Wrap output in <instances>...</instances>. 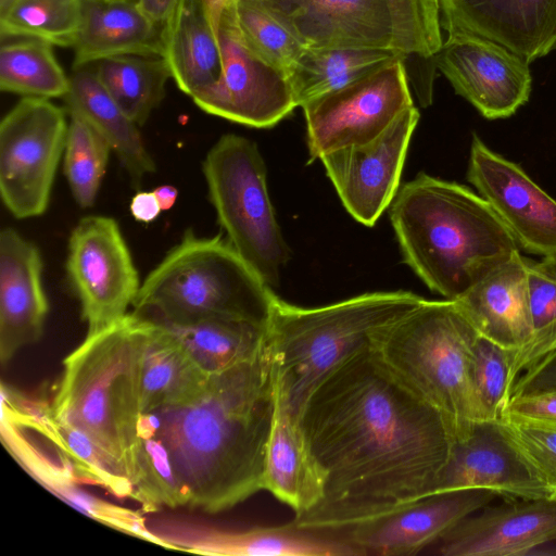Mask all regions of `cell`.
Instances as JSON below:
<instances>
[{
  "label": "cell",
  "mask_w": 556,
  "mask_h": 556,
  "mask_svg": "<svg viewBox=\"0 0 556 556\" xmlns=\"http://www.w3.org/2000/svg\"><path fill=\"white\" fill-rule=\"evenodd\" d=\"M323 495L288 525L333 535L434 494L455 437L374 348L352 355L308 396L300 416Z\"/></svg>",
  "instance_id": "cell-1"
},
{
  "label": "cell",
  "mask_w": 556,
  "mask_h": 556,
  "mask_svg": "<svg viewBox=\"0 0 556 556\" xmlns=\"http://www.w3.org/2000/svg\"><path fill=\"white\" fill-rule=\"evenodd\" d=\"M276 409L267 343L253 358L211 375L192 400L142 413L138 427L163 442L185 507L218 513L264 490Z\"/></svg>",
  "instance_id": "cell-2"
},
{
  "label": "cell",
  "mask_w": 556,
  "mask_h": 556,
  "mask_svg": "<svg viewBox=\"0 0 556 556\" xmlns=\"http://www.w3.org/2000/svg\"><path fill=\"white\" fill-rule=\"evenodd\" d=\"M390 219L405 263L430 290L448 300L519 250L479 193L425 173L397 191Z\"/></svg>",
  "instance_id": "cell-3"
},
{
  "label": "cell",
  "mask_w": 556,
  "mask_h": 556,
  "mask_svg": "<svg viewBox=\"0 0 556 556\" xmlns=\"http://www.w3.org/2000/svg\"><path fill=\"white\" fill-rule=\"evenodd\" d=\"M425 301L413 292L391 291L301 307L274 294L266 343L277 400L300 420L308 396L324 378L355 353L372 348L380 332Z\"/></svg>",
  "instance_id": "cell-4"
},
{
  "label": "cell",
  "mask_w": 556,
  "mask_h": 556,
  "mask_svg": "<svg viewBox=\"0 0 556 556\" xmlns=\"http://www.w3.org/2000/svg\"><path fill=\"white\" fill-rule=\"evenodd\" d=\"M152 327L153 321L131 312L88 333L64 359L51 403L56 419L117 459L129 480L142 414V356Z\"/></svg>",
  "instance_id": "cell-5"
},
{
  "label": "cell",
  "mask_w": 556,
  "mask_h": 556,
  "mask_svg": "<svg viewBox=\"0 0 556 556\" xmlns=\"http://www.w3.org/2000/svg\"><path fill=\"white\" fill-rule=\"evenodd\" d=\"M274 294L227 239L187 230L141 282L132 312L159 324L228 318L267 326Z\"/></svg>",
  "instance_id": "cell-6"
},
{
  "label": "cell",
  "mask_w": 556,
  "mask_h": 556,
  "mask_svg": "<svg viewBox=\"0 0 556 556\" xmlns=\"http://www.w3.org/2000/svg\"><path fill=\"white\" fill-rule=\"evenodd\" d=\"M478 336L454 300L426 299L372 344L401 381L442 414L455 441L479 422L470 379Z\"/></svg>",
  "instance_id": "cell-7"
},
{
  "label": "cell",
  "mask_w": 556,
  "mask_h": 556,
  "mask_svg": "<svg viewBox=\"0 0 556 556\" xmlns=\"http://www.w3.org/2000/svg\"><path fill=\"white\" fill-rule=\"evenodd\" d=\"M306 47H346L434 60L439 0H266Z\"/></svg>",
  "instance_id": "cell-8"
},
{
  "label": "cell",
  "mask_w": 556,
  "mask_h": 556,
  "mask_svg": "<svg viewBox=\"0 0 556 556\" xmlns=\"http://www.w3.org/2000/svg\"><path fill=\"white\" fill-rule=\"evenodd\" d=\"M202 170L227 240L270 288L277 287L290 250L277 223L257 146L235 134L208 150Z\"/></svg>",
  "instance_id": "cell-9"
},
{
  "label": "cell",
  "mask_w": 556,
  "mask_h": 556,
  "mask_svg": "<svg viewBox=\"0 0 556 556\" xmlns=\"http://www.w3.org/2000/svg\"><path fill=\"white\" fill-rule=\"evenodd\" d=\"M67 111L23 97L0 123V193L16 218L42 215L64 153Z\"/></svg>",
  "instance_id": "cell-10"
},
{
  "label": "cell",
  "mask_w": 556,
  "mask_h": 556,
  "mask_svg": "<svg viewBox=\"0 0 556 556\" xmlns=\"http://www.w3.org/2000/svg\"><path fill=\"white\" fill-rule=\"evenodd\" d=\"M404 62L389 61L302 108L309 162L375 139L414 105Z\"/></svg>",
  "instance_id": "cell-11"
},
{
  "label": "cell",
  "mask_w": 556,
  "mask_h": 556,
  "mask_svg": "<svg viewBox=\"0 0 556 556\" xmlns=\"http://www.w3.org/2000/svg\"><path fill=\"white\" fill-rule=\"evenodd\" d=\"M65 267L88 333L125 316L141 287L119 226L109 216L79 220L70 236Z\"/></svg>",
  "instance_id": "cell-12"
},
{
  "label": "cell",
  "mask_w": 556,
  "mask_h": 556,
  "mask_svg": "<svg viewBox=\"0 0 556 556\" xmlns=\"http://www.w3.org/2000/svg\"><path fill=\"white\" fill-rule=\"evenodd\" d=\"M223 74L217 84L198 93L202 111L250 127L268 128L295 108L288 74L260 59L244 43L233 7L226 0L216 23Z\"/></svg>",
  "instance_id": "cell-13"
},
{
  "label": "cell",
  "mask_w": 556,
  "mask_h": 556,
  "mask_svg": "<svg viewBox=\"0 0 556 556\" xmlns=\"http://www.w3.org/2000/svg\"><path fill=\"white\" fill-rule=\"evenodd\" d=\"M418 121L413 105L375 139L320 156L343 206L358 223L374 226L394 200Z\"/></svg>",
  "instance_id": "cell-14"
},
{
  "label": "cell",
  "mask_w": 556,
  "mask_h": 556,
  "mask_svg": "<svg viewBox=\"0 0 556 556\" xmlns=\"http://www.w3.org/2000/svg\"><path fill=\"white\" fill-rule=\"evenodd\" d=\"M434 64L455 92L488 119L507 118L530 98L529 63L490 39L447 33Z\"/></svg>",
  "instance_id": "cell-15"
},
{
  "label": "cell",
  "mask_w": 556,
  "mask_h": 556,
  "mask_svg": "<svg viewBox=\"0 0 556 556\" xmlns=\"http://www.w3.org/2000/svg\"><path fill=\"white\" fill-rule=\"evenodd\" d=\"M467 179L504 223L519 249L556 253V200L516 163L472 136Z\"/></svg>",
  "instance_id": "cell-16"
},
{
  "label": "cell",
  "mask_w": 556,
  "mask_h": 556,
  "mask_svg": "<svg viewBox=\"0 0 556 556\" xmlns=\"http://www.w3.org/2000/svg\"><path fill=\"white\" fill-rule=\"evenodd\" d=\"M496 496L492 491L478 489L435 493L358 523L339 533L338 538L356 547L362 555H414Z\"/></svg>",
  "instance_id": "cell-17"
},
{
  "label": "cell",
  "mask_w": 556,
  "mask_h": 556,
  "mask_svg": "<svg viewBox=\"0 0 556 556\" xmlns=\"http://www.w3.org/2000/svg\"><path fill=\"white\" fill-rule=\"evenodd\" d=\"M476 489L505 498H551L498 419L477 422L466 439L454 441L434 494Z\"/></svg>",
  "instance_id": "cell-18"
},
{
  "label": "cell",
  "mask_w": 556,
  "mask_h": 556,
  "mask_svg": "<svg viewBox=\"0 0 556 556\" xmlns=\"http://www.w3.org/2000/svg\"><path fill=\"white\" fill-rule=\"evenodd\" d=\"M469 515L435 543L442 556H520L556 541V498H506Z\"/></svg>",
  "instance_id": "cell-19"
},
{
  "label": "cell",
  "mask_w": 556,
  "mask_h": 556,
  "mask_svg": "<svg viewBox=\"0 0 556 556\" xmlns=\"http://www.w3.org/2000/svg\"><path fill=\"white\" fill-rule=\"evenodd\" d=\"M441 26L502 45L528 63L556 49V0H439Z\"/></svg>",
  "instance_id": "cell-20"
},
{
  "label": "cell",
  "mask_w": 556,
  "mask_h": 556,
  "mask_svg": "<svg viewBox=\"0 0 556 556\" xmlns=\"http://www.w3.org/2000/svg\"><path fill=\"white\" fill-rule=\"evenodd\" d=\"M152 531L167 548L223 556H359L346 541L293 528L222 530L181 521H163Z\"/></svg>",
  "instance_id": "cell-21"
},
{
  "label": "cell",
  "mask_w": 556,
  "mask_h": 556,
  "mask_svg": "<svg viewBox=\"0 0 556 556\" xmlns=\"http://www.w3.org/2000/svg\"><path fill=\"white\" fill-rule=\"evenodd\" d=\"M49 311L38 248L13 228L0 233V361L4 365L43 333Z\"/></svg>",
  "instance_id": "cell-22"
},
{
  "label": "cell",
  "mask_w": 556,
  "mask_h": 556,
  "mask_svg": "<svg viewBox=\"0 0 556 556\" xmlns=\"http://www.w3.org/2000/svg\"><path fill=\"white\" fill-rule=\"evenodd\" d=\"M454 301L483 338L516 353L529 342L528 260L519 250Z\"/></svg>",
  "instance_id": "cell-23"
},
{
  "label": "cell",
  "mask_w": 556,
  "mask_h": 556,
  "mask_svg": "<svg viewBox=\"0 0 556 556\" xmlns=\"http://www.w3.org/2000/svg\"><path fill=\"white\" fill-rule=\"evenodd\" d=\"M2 415L30 428L58 448L81 481L96 483L117 497L134 500V485L121 463L91 438L55 418L52 405L1 384Z\"/></svg>",
  "instance_id": "cell-24"
},
{
  "label": "cell",
  "mask_w": 556,
  "mask_h": 556,
  "mask_svg": "<svg viewBox=\"0 0 556 556\" xmlns=\"http://www.w3.org/2000/svg\"><path fill=\"white\" fill-rule=\"evenodd\" d=\"M163 26L136 0H81L74 68L125 54L163 56Z\"/></svg>",
  "instance_id": "cell-25"
},
{
  "label": "cell",
  "mask_w": 556,
  "mask_h": 556,
  "mask_svg": "<svg viewBox=\"0 0 556 556\" xmlns=\"http://www.w3.org/2000/svg\"><path fill=\"white\" fill-rule=\"evenodd\" d=\"M163 58L178 88L193 98L217 84L223 59L216 27L202 0H178L163 26Z\"/></svg>",
  "instance_id": "cell-26"
},
{
  "label": "cell",
  "mask_w": 556,
  "mask_h": 556,
  "mask_svg": "<svg viewBox=\"0 0 556 556\" xmlns=\"http://www.w3.org/2000/svg\"><path fill=\"white\" fill-rule=\"evenodd\" d=\"M68 114L88 122L110 144L134 186L156 170L138 125L118 106L90 65L74 68L63 98Z\"/></svg>",
  "instance_id": "cell-27"
},
{
  "label": "cell",
  "mask_w": 556,
  "mask_h": 556,
  "mask_svg": "<svg viewBox=\"0 0 556 556\" xmlns=\"http://www.w3.org/2000/svg\"><path fill=\"white\" fill-rule=\"evenodd\" d=\"M323 489V477L308 450L300 420L288 413L276 395L264 490L291 507L298 516L320 501Z\"/></svg>",
  "instance_id": "cell-28"
},
{
  "label": "cell",
  "mask_w": 556,
  "mask_h": 556,
  "mask_svg": "<svg viewBox=\"0 0 556 556\" xmlns=\"http://www.w3.org/2000/svg\"><path fill=\"white\" fill-rule=\"evenodd\" d=\"M210 376L166 327L153 321L142 356V413L192 400L204 389Z\"/></svg>",
  "instance_id": "cell-29"
},
{
  "label": "cell",
  "mask_w": 556,
  "mask_h": 556,
  "mask_svg": "<svg viewBox=\"0 0 556 556\" xmlns=\"http://www.w3.org/2000/svg\"><path fill=\"white\" fill-rule=\"evenodd\" d=\"M395 59L407 56L378 49L306 47L288 72L294 103L303 108Z\"/></svg>",
  "instance_id": "cell-30"
},
{
  "label": "cell",
  "mask_w": 556,
  "mask_h": 556,
  "mask_svg": "<svg viewBox=\"0 0 556 556\" xmlns=\"http://www.w3.org/2000/svg\"><path fill=\"white\" fill-rule=\"evenodd\" d=\"M160 325L179 340L207 375L253 358L266 343V326L245 320L214 318L188 325Z\"/></svg>",
  "instance_id": "cell-31"
},
{
  "label": "cell",
  "mask_w": 556,
  "mask_h": 556,
  "mask_svg": "<svg viewBox=\"0 0 556 556\" xmlns=\"http://www.w3.org/2000/svg\"><path fill=\"white\" fill-rule=\"evenodd\" d=\"M99 80L138 126H142L163 101L172 78L163 56L125 54L90 64Z\"/></svg>",
  "instance_id": "cell-32"
},
{
  "label": "cell",
  "mask_w": 556,
  "mask_h": 556,
  "mask_svg": "<svg viewBox=\"0 0 556 556\" xmlns=\"http://www.w3.org/2000/svg\"><path fill=\"white\" fill-rule=\"evenodd\" d=\"M0 89L31 98H64L70 77L56 61L52 45L37 38L2 43Z\"/></svg>",
  "instance_id": "cell-33"
},
{
  "label": "cell",
  "mask_w": 556,
  "mask_h": 556,
  "mask_svg": "<svg viewBox=\"0 0 556 556\" xmlns=\"http://www.w3.org/2000/svg\"><path fill=\"white\" fill-rule=\"evenodd\" d=\"M80 14L81 0H1V38H37L73 47Z\"/></svg>",
  "instance_id": "cell-34"
},
{
  "label": "cell",
  "mask_w": 556,
  "mask_h": 556,
  "mask_svg": "<svg viewBox=\"0 0 556 556\" xmlns=\"http://www.w3.org/2000/svg\"><path fill=\"white\" fill-rule=\"evenodd\" d=\"M528 290L532 332L513 357L510 395L519 375L556 350V253L528 260Z\"/></svg>",
  "instance_id": "cell-35"
},
{
  "label": "cell",
  "mask_w": 556,
  "mask_h": 556,
  "mask_svg": "<svg viewBox=\"0 0 556 556\" xmlns=\"http://www.w3.org/2000/svg\"><path fill=\"white\" fill-rule=\"evenodd\" d=\"M245 46L266 63L291 70L306 46L266 0H230Z\"/></svg>",
  "instance_id": "cell-36"
},
{
  "label": "cell",
  "mask_w": 556,
  "mask_h": 556,
  "mask_svg": "<svg viewBox=\"0 0 556 556\" xmlns=\"http://www.w3.org/2000/svg\"><path fill=\"white\" fill-rule=\"evenodd\" d=\"M68 115L64 174L77 205L88 208L97 199L112 149L88 122Z\"/></svg>",
  "instance_id": "cell-37"
},
{
  "label": "cell",
  "mask_w": 556,
  "mask_h": 556,
  "mask_svg": "<svg viewBox=\"0 0 556 556\" xmlns=\"http://www.w3.org/2000/svg\"><path fill=\"white\" fill-rule=\"evenodd\" d=\"M515 354L478 336L472 350L470 379L479 422L497 420L507 405Z\"/></svg>",
  "instance_id": "cell-38"
},
{
  "label": "cell",
  "mask_w": 556,
  "mask_h": 556,
  "mask_svg": "<svg viewBox=\"0 0 556 556\" xmlns=\"http://www.w3.org/2000/svg\"><path fill=\"white\" fill-rule=\"evenodd\" d=\"M508 438L556 498V428L501 415Z\"/></svg>",
  "instance_id": "cell-39"
},
{
  "label": "cell",
  "mask_w": 556,
  "mask_h": 556,
  "mask_svg": "<svg viewBox=\"0 0 556 556\" xmlns=\"http://www.w3.org/2000/svg\"><path fill=\"white\" fill-rule=\"evenodd\" d=\"M58 495L100 522L167 548L166 544L146 526L144 519L137 511L88 494L77 486V483L62 489Z\"/></svg>",
  "instance_id": "cell-40"
},
{
  "label": "cell",
  "mask_w": 556,
  "mask_h": 556,
  "mask_svg": "<svg viewBox=\"0 0 556 556\" xmlns=\"http://www.w3.org/2000/svg\"><path fill=\"white\" fill-rule=\"evenodd\" d=\"M501 415L556 428V389L513 395Z\"/></svg>",
  "instance_id": "cell-41"
},
{
  "label": "cell",
  "mask_w": 556,
  "mask_h": 556,
  "mask_svg": "<svg viewBox=\"0 0 556 556\" xmlns=\"http://www.w3.org/2000/svg\"><path fill=\"white\" fill-rule=\"evenodd\" d=\"M551 389H556V350L519 375L510 396Z\"/></svg>",
  "instance_id": "cell-42"
},
{
  "label": "cell",
  "mask_w": 556,
  "mask_h": 556,
  "mask_svg": "<svg viewBox=\"0 0 556 556\" xmlns=\"http://www.w3.org/2000/svg\"><path fill=\"white\" fill-rule=\"evenodd\" d=\"M132 217L140 223H151L157 218L162 208L153 191L137 192L129 205Z\"/></svg>",
  "instance_id": "cell-43"
},
{
  "label": "cell",
  "mask_w": 556,
  "mask_h": 556,
  "mask_svg": "<svg viewBox=\"0 0 556 556\" xmlns=\"http://www.w3.org/2000/svg\"><path fill=\"white\" fill-rule=\"evenodd\" d=\"M139 8L153 22L164 26L175 10L178 0H136Z\"/></svg>",
  "instance_id": "cell-44"
},
{
  "label": "cell",
  "mask_w": 556,
  "mask_h": 556,
  "mask_svg": "<svg viewBox=\"0 0 556 556\" xmlns=\"http://www.w3.org/2000/svg\"><path fill=\"white\" fill-rule=\"evenodd\" d=\"M162 211L169 210L176 203L178 191L174 186L162 185L153 190Z\"/></svg>",
  "instance_id": "cell-45"
},
{
  "label": "cell",
  "mask_w": 556,
  "mask_h": 556,
  "mask_svg": "<svg viewBox=\"0 0 556 556\" xmlns=\"http://www.w3.org/2000/svg\"><path fill=\"white\" fill-rule=\"evenodd\" d=\"M205 8L207 9L212 21L216 27L217 20L219 17V14L222 12V9L226 2V0H202Z\"/></svg>",
  "instance_id": "cell-46"
},
{
  "label": "cell",
  "mask_w": 556,
  "mask_h": 556,
  "mask_svg": "<svg viewBox=\"0 0 556 556\" xmlns=\"http://www.w3.org/2000/svg\"><path fill=\"white\" fill-rule=\"evenodd\" d=\"M1 1V0H0Z\"/></svg>",
  "instance_id": "cell-47"
}]
</instances>
